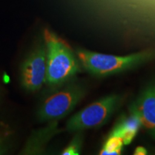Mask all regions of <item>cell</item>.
Returning a JSON list of instances; mask_svg holds the SVG:
<instances>
[{
	"label": "cell",
	"mask_w": 155,
	"mask_h": 155,
	"mask_svg": "<svg viewBox=\"0 0 155 155\" xmlns=\"http://www.w3.org/2000/svg\"><path fill=\"white\" fill-rule=\"evenodd\" d=\"M129 110V113L138 118L141 127L155 140V78L141 91Z\"/></svg>",
	"instance_id": "6"
},
{
	"label": "cell",
	"mask_w": 155,
	"mask_h": 155,
	"mask_svg": "<svg viewBox=\"0 0 155 155\" xmlns=\"http://www.w3.org/2000/svg\"><path fill=\"white\" fill-rule=\"evenodd\" d=\"M124 101L121 94H110L91 103L71 117L66 124L69 132L98 129L108 123Z\"/></svg>",
	"instance_id": "4"
},
{
	"label": "cell",
	"mask_w": 155,
	"mask_h": 155,
	"mask_svg": "<svg viewBox=\"0 0 155 155\" xmlns=\"http://www.w3.org/2000/svg\"><path fill=\"white\" fill-rule=\"evenodd\" d=\"M83 133L82 131L75 132L72 140L69 144L64 149L62 154L63 155H78L80 154L83 145Z\"/></svg>",
	"instance_id": "8"
},
{
	"label": "cell",
	"mask_w": 155,
	"mask_h": 155,
	"mask_svg": "<svg viewBox=\"0 0 155 155\" xmlns=\"http://www.w3.org/2000/svg\"><path fill=\"white\" fill-rule=\"evenodd\" d=\"M75 53L82 68L97 78H106L128 72L155 58V50L119 56L78 48Z\"/></svg>",
	"instance_id": "1"
},
{
	"label": "cell",
	"mask_w": 155,
	"mask_h": 155,
	"mask_svg": "<svg viewBox=\"0 0 155 155\" xmlns=\"http://www.w3.org/2000/svg\"><path fill=\"white\" fill-rule=\"evenodd\" d=\"M123 138L120 136L108 134L100 151L101 155H119L123 152L124 147Z\"/></svg>",
	"instance_id": "7"
},
{
	"label": "cell",
	"mask_w": 155,
	"mask_h": 155,
	"mask_svg": "<svg viewBox=\"0 0 155 155\" xmlns=\"http://www.w3.org/2000/svg\"><path fill=\"white\" fill-rule=\"evenodd\" d=\"M147 150L144 147H137V148L135 149L134 152V154L135 155H145L147 154Z\"/></svg>",
	"instance_id": "9"
},
{
	"label": "cell",
	"mask_w": 155,
	"mask_h": 155,
	"mask_svg": "<svg viewBox=\"0 0 155 155\" xmlns=\"http://www.w3.org/2000/svg\"><path fill=\"white\" fill-rule=\"evenodd\" d=\"M44 40L47 48L48 86L55 88L82 71L75 51L66 42L47 29L44 31Z\"/></svg>",
	"instance_id": "2"
},
{
	"label": "cell",
	"mask_w": 155,
	"mask_h": 155,
	"mask_svg": "<svg viewBox=\"0 0 155 155\" xmlns=\"http://www.w3.org/2000/svg\"><path fill=\"white\" fill-rule=\"evenodd\" d=\"M47 78V48L38 45L22 64L20 80L23 88L30 92L40 90Z\"/></svg>",
	"instance_id": "5"
},
{
	"label": "cell",
	"mask_w": 155,
	"mask_h": 155,
	"mask_svg": "<svg viewBox=\"0 0 155 155\" xmlns=\"http://www.w3.org/2000/svg\"><path fill=\"white\" fill-rule=\"evenodd\" d=\"M84 83L73 78L53 88L45 97L38 111L41 121L56 122L71 113L86 94Z\"/></svg>",
	"instance_id": "3"
}]
</instances>
